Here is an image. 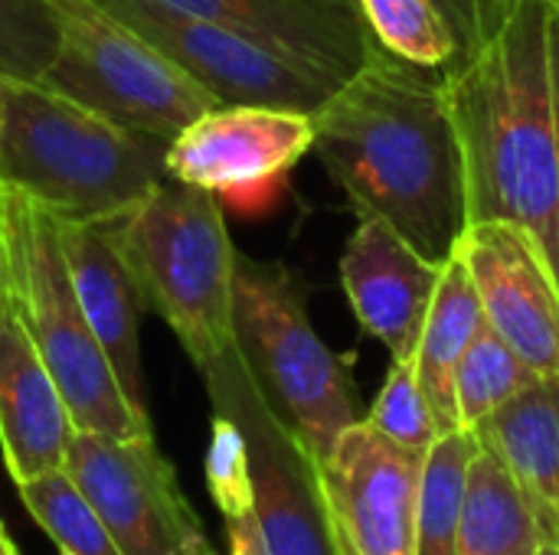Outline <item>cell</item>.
<instances>
[{"label": "cell", "instance_id": "cell-1", "mask_svg": "<svg viewBox=\"0 0 559 555\" xmlns=\"http://www.w3.org/2000/svg\"><path fill=\"white\" fill-rule=\"evenodd\" d=\"M311 121V150L357 216L390 222L423 258L445 265L468 226L445 69H423L377 46Z\"/></svg>", "mask_w": 559, "mask_h": 555}, {"label": "cell", "instance_id": "cell-2", "mask_svg": "<svg viewBox=\"0 0 559 555\" xmlns=\"http://www.w3.org/2000/svg\"><path fill=\"white\" fill-rule=\"evenodd\" d=\"M550 0H514L504 26L445 69L468 222H514L559 278V150L550 79Z\"/></svg>", "mask_w": 559, "mask_h": 555}, {"label": "cell", "instance_id": "cell-3", "mask_svg": "<svg viewBox=\"0 0 559 555\" xmlns=\"http://www.w3.org/2000/svg\"><path fill=\"white\" fill-rule=\"evenodd\" d=\"M167 141L115 124L39 79L0 75V183L56 219L128 213L167 177Z\"/></svg>", "mask_w": 559, "mask_h": 555}, {"label": "cell", "instance_id": "cell-4", "mask_svg": "<svg viewBox=\"0 0 559 555\" xmlns=\"http://www.w3.org/2000/svg\"><path fill=\"white\" fill-rule=\"evenodd\" d=\"M0 268L75 432H92L115 442L154 435L151 415H141L128 402L102 343L85 321L62 255L59 219L3 183Z\"/></svg>", "mask_w": 559, "mask_h": 555}, {"label": "cell", "instance_id": "cell-5", "mask_svg": "<svg viewBox=\"0 0 559 555\" xmlns=\"http://www.w3.org/2000/svg\"><path fill=\"white\" fill-rule=\"evenodd\" d=\"M124 252L144 307L164 317L197 370L236 350L239 252L216 193L164 177L124 213Z\"/></svg>", "mask_w": 559, "mask_h": 555}, {"label": "cell", "instance_id": "cell-6", "mask_svg": "<svg viewBox=\"0 0 559 555\" xmlns=\"http://www.w3.org/2000/svg\"><path fill=\"white\" fill-rule=\"evenodd\" d=\"M236 353L275 419L318 464L337 435L360 422L347 366L318 337L301 285L285 265L236 258Z\"/></svg>", "mask_w": 559, "mask_h": 555}, {"label": "cell", "instance_id": "cell-7", "mask_svg": "<svg viewBox=\"0 0 559 555\" xmlns=\"http://www.w3.org/2000/svg\"><path fill=\"white\" fill-rule=\"evenodd\" d=\"M59 43L43 79L49 88L121 128L174 141L219 101L147 39L92 0H49Z\"/></svg>", "mask_w": 559, "mask_h": 555}, {"label": "cell", "instance_id": "cell-8", "mask_svg": "<svg viewBox=\"0 0 559 555\" xmlns=\"http://www.w3.org/2000/svg\"><path fill=\"white\" fill-rule=\"evenodd\" d=\"M197 79L219 105H272L314 114L341 79L167 0H92Z\"/></svg>", "mask_w": 559, "mask_h": 555}, {"label": "cell", "instance_id": "cell-9", "mask_svg": "<svg viewBox=\"0 0 559 555\" xmlns=\"http://www.w3.org/2000/svg\"><path fill=\"white\" fill-rule=\"evenodd\" d=\"M62 471L95 507L124 555H200L213 550L154 435L115 442L75 432Z\"/></svg>", "mask_w": 559, "mask_h": 555}, {"label": "cell", "instance_id": "cell-10", "mask_svg": "<svg viewBox=\"0 0 559 555\" xmlns=\"http://www.w3.org/2000/svg\"><path fill=\"white\" fill-rule=\"evenodd\" d=\"M213 412L229 415L249 445L255 520L269 555H341L318 491V471L275 419L236 350L200 370Z\"/></svg>", "mask_w": 559, "mask_h": 555}, {"label": "cell", "instance_id": "cell-11", "mask_svg": "<svg viewBox=\"0 0 559 555\" xmlns=\"http://www.w3.org/2000/svg\"><path fill=\"white\" fill-rule=\"evenodd\" d=\"M426 455L383 438L367 419L347 425L314 464L321 504L341 555H416Z\"/></svg>", "mask_w": 559, "mask_h": 555}, {"label": "cell", "instance_id": "cell-12", "mask_svg": "<svg viewBox=\"0 0 559 555\" xmlns=\"http://www.w3.org/2000/svg\"><path fill=\"white\" fill-rule=\"evenodd\" d=\"M314 147L308 111L272 105H216L167 144V177L216 196L259 200Z\"/></svg>", "mask_w": 559, "mask_h": 555}, {"label": "cell", "instance_id": "cell-13", "mask_svg": "<svg viewBox=\"0 0 559 555\" xmlns=\"http://www.w3.org/2000/svg\"><path fill=\"white\" fill-rule=\"evenodd\" d=\"M462 258L485 324L537 373L559 376V278L544 245L514 222H468Z\"/></svg>", "mask_w": 559, "mask_h": 555}, {"label": "cell", "instance_id": "cell-14", "mask_svg": "<svg viewBox=\"0 0 559 555\" xmlns=\"http://www.w3.org/2000/svg\"><path fill=\"white\" fill-rule=\"evenodd\" d=\"M59 239L85 321L102 343L128 402L147 415L141 370L144 298L124 252V213L105 219H59Z\"/></svg>", "mask_w": 559, "mask_h": 555}, {"label": "cell", "instance_id": "cell-15", "mask_svg": "<svg viewBox=\"0 0 559 555\" xmlns=\"http://www.w3.org/2000/svg\"><path fill=\"white\" fill-rule=\"evenodd\" d=\"M442 265L423 258L390 222L360 219L341 255V285L357 324L390 350L413 360Z\"/></svg>", "mask_w": 559, "mask_h": 555}, {"label": "cell", "instance_id": "cell-16", "mask_svg": "<svg viewBox=\"0 0 559 555\" xmlns=\"http://www.w3.org/2000/svg\"><path fill=\"white\" fill-rule=\"evenodd\" d=\"M75 425L0 268V455L13 484L66 464Z\"/></svg>", "mask_w": 559, "mask_h": 555}, {"label": "cell", "instance_id": "cell-17", "mask_svg": "<svg viewBox=\"0 0 559 555\" xmlns=\"http://www.w3.org/2000/svg\"><path fill=\"white\" fill-rule=\"evenodd\" d=\"M193 16L318 65L341 82L367 65L377 43L357 0H167Z\"/></svg>", "mask_w": 559, "mask_h": 555}, {"label": "cell", "instance_id": "cell-18", "mask_svg": "<svg viewBox=\"0 0 559 555\" xmlns=\"http://www.w3.org/2000/svg\"><path fill=\"white\" fill-rule=\"evenodd\" d=\"M472 432L521 484L547 543L559 546V376H540Z\"/></svg>", "mask_w": 559, "mask_h": 555}, {"label": "cell", "instance_id": "cell-19", "mask_svg": "<svg viewBox=\"0 0 559 555\" xmlns=\"http://www.w3.org/2000/svg\"><path fill=\"white\" fill-rule=\"evenodd\" d=\"M485 327V311L478 304L475 285L462 265L459 255H452L442 265L436 298L429 304L416 353H413V370L419 379V389L436 415L439 432H455L459 429V412H455V370L472 347V340Z\"/></svg>", "mask_w": 559, "mask_h": 555}, {"label": "cell", "instance_id": "cell-20", "mask_svg": "<svg viewBox=\"0 0 559 555\" xmlns=\"http://www.w3.org/2000/svg\"><path fill=\"white\" fill-rule=\"evenodd\" d=\"M547 533L511 471L478 445L468 464L459 555H534Z\"/></svg>", "mask_w": 559, "mask_h": 555}, {"label": "cell", "instance_id": "cell-21", "mask_svg": "<svg viewBox=\"0 0 559 555\" xmlns=\"http://www.w3.org/2000/svg\"><path fill=\"white\" fill-rule=\"evenodd\" d=\"M475 451L478 438L468 429L439 435L426 451L416 514V555H459V520Z\"/></svg>", "mask_w": 559, "mask_h": 555}, {"label": "cell", "instance_id": "cell-22", "mask_svg": "<svg viewBox=\"0 0 559 555\" xmlns=\"http://www.w3.org/2000/svg\"><path fill=\"white\" fill-rule=\"evenodd\" d=\"M373 43L413 65L449 69L462 59V36L436 0H357Z\"/></svg>", "mask_w": 559, "mask_h": 555}, {"label": "cell", "instance_id": "cell-23", "mask_svg": "<svg viewBox=\"0 0 559 555\" xmlns=\"http://www.w3.org/2000/svg\"><path fill=\"white\" fill-rule=\"evenodd\" d=\"M23 510L33 523L69 555H124L115 536L85 500V494L72 484V478L59 468L26 484H16Z\"/></svg>", "mask_w": 559, "mask_h": 555}, {"label": "cell", "instance_id": "cell-24", "mask_svg": "<svg viewBox=\"0 0 559 555\" xmlns=\"http://www.w3.org/2000/svg\"><path fill=\"white\" fill-rule=\"evenodd\" d=\"M540 376L485 324L455 370L459 429H475Z\"/></svg>", "mask_w": 559, "mask_h": 555}, {"label": "cell", "instance_id": "cell-25", "mask_svg": "<svg viewBox=\"0 0 559 555\" xmlns=\"http://www.w3.org/2000/svg\"><path fill=\"white\" fill-rule=\"evenodd\" d=\"M367 422L400 448L426 455L436 445V438L442 432H439L436 415H432V409L419 389L413 360H393L390 363V373H386V379H383V386H380V393L367 412Z\"/></svg>", "mask_w": 559, "mask_h": 555}, {"label": "cell", "instance_id": "cell-26", "mask_svg": "<svg viewBox=\"0 0 559 555\" xmlns=\"http://www.w3.org/2000/svg\"><path fill=\"white\" fill-rule=\"evenodd\" d=\"M59 43L49 0H0V75L43 79Z\"/></svg>", "mask_w": 559, "mask_h": 555}, {"label": "cell", "instance_id": "cell-27", "mask_svg": "<svg viewBox=\"0 0 559 555\" xmlns=\"http://www.w3.org/2000/svg\"><path fill=\"white\" fill-rule=\"evenodd\" d=\"M203 474H206L210 497H213L216 510L223 514V523H233V520H242V517L255 514L249 445H246L242 429L223 412H213Z\"/></svg>", "mask_w": 559, "mask_h": 555}, {"label": "cell", "instance_id": "cell-28", "mask_svg": "<svg viewBox=\"0 0 559 555\" xmlns=\"http://www.w3.org/2000/svg\"><path fill=\"white\" fill-rule=\"evenodd\" d=\"M436 3L452 20L455 33L462 36V56L475 52L485 43L481 39V26H478V13H475V0H436Z\"/></svg>", "mask_w": 559, "mask_h": 555}, {"label": "cell", "instance_id": "cell-29", "mask_svg": "<svg viewBox=\"0 0 559 555\" xmlns=\"http://www.w3.org/2000/svg\"><path fill=\"white\" fill-rule=\"evenodd\" d=\"M226 540H229V555H269L262 533H259V520L255 514L226 523Z\"/></svg>", "mask_w": 559, "mask_h": 555}, {"label": "cell", "instance_id": "cell-30", "mask_svg": "<svg viewBox=\"0 0 559 555\" xmlns=\"http://www.w3.org/2000/svg\"><path fill=\"white\" fill-rule=\"evenodd\" d=\"M511 7H514V0H475V13H478V26H481V39H491V36L504 26V20H508Z\"/></svg>", "mask_w": 559, "mask_h": 555}, {"label": "cell", "instance_id": "cell-31", "mask_svg": "<svg viewBox=\"0 0 559 555\" xmlns=\"http://www.w3.org/2000/svg\"><path fill=\"white\" fill-rule=\"evenodd\" d=\"M547 39H550V79H554V114H557V150H559V7H550Z\"/></svg>", "mask_w": 559, "mask_h": 555}, {"label": "cell", "instance_id": "cell-32", "mask_svg": "<svg viewBox=\"0 0 559 555\" xmlns=\"http://www.w3.org/2000/svg\"><path fill=\"white\" fill-rule=\"evenodd\" d=\"M0 555H23V553H20V546L13 543V536L7 533L3 520H0Z\"/></svg>", "mask_w": 559, "mask_h": 555}, {"label": "cell", "instance_id": "cell-33", "mask_svg": "<svg viewBox=\"0 0 559 555\" xmlns=\"http://www.w3.org/2000/svg\"><path fill=\"white\" fill-rule=\"evenodd\" d=\"M534 555H559V546H554V543H544V546H540Z\"/></svg>", "mask_w": 559, "mask_h": 555}, {"label": "cell", "instance_id": "cell-34", "mask_svg": "<svg viewBox=\"0 0 559 555\" xmlns=\"http://www.w3.org/2000/svg\"><path fill=\"white\" fill-rule=\"evenodd\" d=\"M200 555H219L216 550H206V553H200Z\"/></svg>", "mask_w": 559, "mask_h": 555}, {"label": "cell", "instance_id": "cell-35", "mask_svg": "<svg viewBox=\"0 0 559 555\" xmlns=\"http://www.w3.org/2000/svg\"><path fill=\"white\" fill-rule=\"evenodd\" d=\"M550 3H554V7H559V0H550Z\"/></svg>", "mask_w": 559, "mask_h": 555}, {"label": "cell", "instance_id": "cell-36", "mask_svg": "<svg viewBox=\"0 0 559 555\" xmlns=\"http://www.w3.org/2000/svg\"><path fill=\"white\" fill-rule=\"evenodd\" d=\"M59 555H69V553H59Z\"/></svg>", "mask_w": 559, "mask_h": 555}]
</instances>
